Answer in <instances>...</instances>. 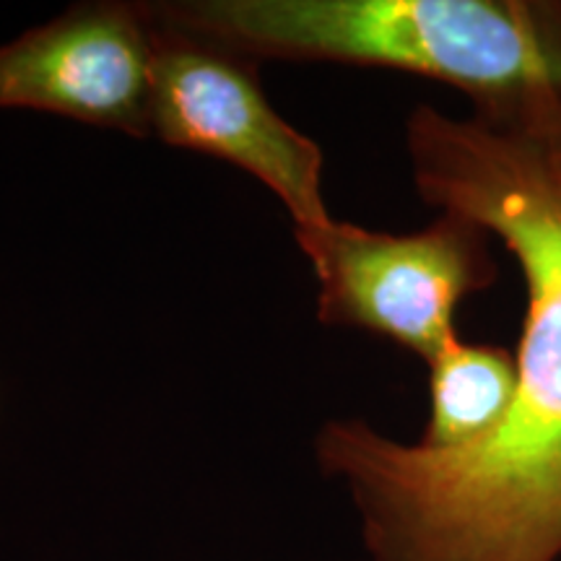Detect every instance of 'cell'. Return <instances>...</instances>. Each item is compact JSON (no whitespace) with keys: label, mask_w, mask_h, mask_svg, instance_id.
<instances>
[{"label":"cell","mask_w":561,"mask_h":561,"mask_svg":"<svg viewBox=\"0 0 561 561\" xmlns=\"http://www.w3.org/2000/svg\"><path fill=\"white\" fill-rule=\"evenodd\" d=\"M421 201L479 224L525 278L517 396L458 450L405 445L356 419L322 424L314 458L348 491L371 561L561 559V117L405 121Z\"/></svg>","instance_id":"obj_1"},{"label":"cell","mask_w":561,"mask_h":561,"mask_svg":"<svg viewBox=\"0 0 561 561\" xmlns=\"http://www.w3.org/2000/svg\"><path fill=\"white\" fill-rule=\"evenodd\" d=\"M151 13L252 62L401 70L458 89L489 121L561 117V0H182Z\"/></svg>","instance_id":"obj_2"},{"label":"cell","mask_w":561,"mask_h":561,"mask_svg":"<svg viewBox=\"0 0 561 561\" xmlns=\"http://www.w3.org/2000/svg\"><path fill=\"white\" fill-rule=\"evenodd\" d=\"M489 240L479 224L439 214L411 234L333 221L297 242L318 273L322 325L359 328L432 362L458 339L462 299L500 276Z\"/></svg>","instance_id":"obj_3"},{"label":"cell","mask_w":561,"mask_h":561,"mask_svg":"<svg viewBox=\"0 0 561 561\" xmlns=\"http://www.w3.org/2000/svg\"><path fill=\"white\" fill-rule=\"evenodd\" d=\"M151 13V5H149ZM153 21L151 133L178 149L231 161L284 203L294 234L335 221L322 198V151L271 107L257 62Z\"/></svg>","instance_id":"obj_4"},{"label":"cell","mask_w":561,"mask_h":561,"mask_svg":"<svg viewBox=\"0 0 561 561\" xmlns=\"http://www.w3.org/2000/svg\"><path fill=\"white\" fill-rule=\"evenodd\" d=\"M149 5L91 3L0 47V107L151 136Z\"/></svg>","instance_id":"obj_5"},{"label":"cell","mask_w":561,"mask_h":561,"mask_svg":"<svg viewBox=\"0 0 561 561\" xmlns=\"http://www.w3.org/2000/svg\"><path fill=\"white\" fill-rule=\"evenodd\" d=\"M430 421L419 445L458 450L496 430L515 403L517 362L494 343H468L460 335L426 362Z\"/></svg>","instance_id":"obj_6"}]
</instances>
